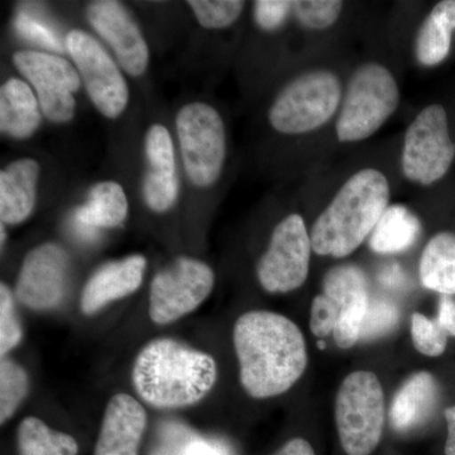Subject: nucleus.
Returning <instances> with one entry per match:
<instances>
[{"label": "nucleus", "instance_id": "35", "mask_svg": "<svg viewBox=\"0 0 455 455\" xmlns=\"http://www.w3.org/2000/svg\"><path fill=\"white\" fill-rule=\"evenodd\" d=\"M292 5L293 2L287 0H259L254 2V20L263 31H276L283 25Z\"/></svg>", "mask_w": 455, "mask_h": 455}, {"label": "nucleus", "instance_id": "2", "mask_svg": "<svg viewBox=\"0 0 455 455\" xmlns=\"http://www.w3.org/2000/svg\"><path fill=\"white\" fill-rule=\"evenodd\" d=\"M132 377L147 403L175 409L202 401L217 382L218 368L208 353L164 338L140 350Z\"/></svg>", "mask_w": 455, "mask_h": 455}, {"label": "nucleus", "instance_id": "22", "mask_svg": "<svg viewBox=\"0 0 455 455\" xmlns=\"http://www.w3.org/2000/svg\"><path fill=\"white\" fill-rule=\"evenodd\" d=\"M130 203L119 182H98L90 190L89 200L75 214V223L85 235H94L95 230L121 227L128 218Z\"/></svg>", "mask_w": 455, "mask_h": 455}, {"label": "nucleus", "instance_id": "21", "mask_svg": "<svg viewBox=\"0 0 455 455\" xmlns=\"http://www.w3.org/2000/svg\"><path fill=\"white\" fill-rule=\"evenodd\" d=\"M438 383L433 374L420 371L411 374L395 395L390 423L396 431H407L423 423L438 400Z\"/></svg>", "mask_w": 455, "mask_h": 455}, {"label": "nucleus", "instance_id": "5", "mask_svg": "<svg viewBox=\"0 0 455 455\" xmlns=\"http://www.w3.org/2000/svg\"><path fill=\"white\" fill-rule=\"evenodd\" d=\"M400 90L394 75L379 64L362 65L352 75L335 124L340 142L370 139L395 113Z\"/></svg>", "mask_w": 455, "mask_h": 455}, {"label": "nucleus", "instance_id": "20", "mask_svg": "<svg viewBox=\"0 0 455 455\" xmlns=\"http://www.w3.org/2000/svg\"><path fill=\"white\" fill-rule=\"evenodd\" d=\"M42 114L35 90L20 77H9L0 88V131L9 139H31L40 128Z\"/></svg>", "mask_w": 455, "mask_h": 455}, {"label": "nucleus", "instance_id": "41", "mask_svg": "<svg viewBox=\"0 0 455 455\" xmlns=\"http://www.w3.org/2000/svg\"><path fill=\"white\" fill-rule=\"evenodd\" d=\"M401 280H403V272L397 265L390 266L382 272V275H379V281L388 286H396L400 284Z\"/></svg>", "mask_w": 455, "mask_h": 455}, {"label": "nucleus", "instance_id": "24", "mask_svg": "<svg viewBox=\"0 0 455 455\" xmlns=\"http://www.w3.org/2000/svg\"><path fill=\"white\" fill-rule=\"evenodd\" d=\"M421 223L405 205L395 204L383 212L371 235L370 247L379 254L405 252L418 241Z\"/></svg>", "mask_w": 455, "mask_h": 455}, {"label": "nucleus", "instance_id": "29", "mask_svg": "<svg viewBox=\"0 0 455 455\" xmlns=\"http://www.w3.org/2000/svg\"><path fill=\"white\" fill-rule=\"evenodd\" d=\"M199 25L206 29H224L235 23L245 3L239 0H188Z\"/></svg>", "mask_w": 455, "mask_h": 455}, {"label": "nucleus", "instance_id": "42", "mask_svg": "<svg viewBox=\"0 0 455 455\" xmlns=\"http://www.w3.org/2000/svg\"><path fill=\"white\" fill-rule=\"evenodd\" d=\"M317 347H319V348L324 349L325 348V341L324 340L317 341Z\"/></svg>", "mask_w": 455, "mask_h": 455}, {"label": "nucleus", "instance_id": "37", "mask_svg": "<svg viewBox=\"0 0 455 455\" xmlns=\"http://www.w3.org/2000/svg\"><path fill=\"white\" fill-rule=\"evenodd\" d=\"M438 323L448 335L455 337V301L451 296L442 295L439 301Z\"/></svg>", "mask_w": 455, "mask_h": 455}, {"label": "nucleus", "instance_id": "27", "mask_svg": "<svg viewBox=\"0 0 455 455\" xmlns=\"http://www.w3.org/2000/svg\"><path fill=\"white\" fill-rule=\"evenodd\" d=\"M29 382L25 368L3 359L0 364V421H8L28 394Z\"/></svg>", "mask_w": 455, "mask_h": 455}, {"label": "nucleus", "instance_id": "13", "mask_svg": "<svg viewBox=\"0 0 455 455\" xmlns=\"http://www.w3.org/2000/svg\"><path fill=\"white\" fill-rule=\"evenodd\" d=\"M86 20L113 51L122 70L142 76L149 65L145 36L127 8L114 0H97L86 8Z\"/></svg>", "mask_w": 455, "mask_h": 455}, {"label": "nucleus", "instance_id": "17", "mask_svg": "<svg viewBox=\"0 0 455 455\" xmlns=\"http://www.w3.org/2000/svg\"><path fill=\"white\" fill-rule=\"evenodd\" d=\"M146 425L140 401L128 394L114 395L104 411L95 455H139Z\"/></svg>", "mask_w": 455, "mask_h": 455}, {"label": "nucleus", "instance_id": "10", "mask_svg": "<svg viewBox=\"0 0 455 455\" xmlns=\"http://www.w3.org/2000/svg\"><path fill=\"white\" fill-rule=\"evenodd\" d=\"M12 61L37 95L44 118L56 124L73 121L76 112L75 92L83 85L73 62L56 53L20 50Z\"/></svg>", "mask_w": 455, "mask_h": 455}, {"label": "nucleus", "instance_id": "16", "mask_svg": "<svg viewBox=\"0 0 455 455\" xmlns=\"http://www.w3.org/2000/svg\"><path fill=\"white\" fill-rule=\"evenodd\" d=\"M146 173L143 199L149 211L164 214L178 202L179 178L173 140L169 130L155 123L145 137Z\"/></svg>", "mask_w": 455, "mask_h": 455}, {"label": "nucleus", "instance_id": "30", "mask_svg": "<svg viewBox=\"0 0 455 455\" xmlns=\"http://www.w3.org/2000/svg\"><path fill=\"white\" fill-rule=\"evenodd\" d=\"M411 339L415 349L427 357H439L448 346V334L438 320H431L421 313L411 316Z\"/></svg>", "mask_w": 455, "mask_h": 455}, {"label": "nucleus", "instance_id": "9", "mask_svg": "<svg viewBox=\"0 0 455 455\" xmlns=\"http://www.w3.org/2000/svg\"><path fill=\"white\" fill-rule=\"evenodd\" d=\"M66 50L99 113L108 119L119 118L130 103V88L121 66L97 38L83 29L68 33Z\"/></svg>", "mask_w": 455, "mask_h": 455}, {"label": "nucleus", "instance_id": "34", "mask_svg": "<svg viewBox=\"0 0 455 455\" xmlns=\"http://www.w3.org/2000/svg\"><path fill=\"white\" fill-rule=\"evenodd\" d=\"M398 322V311L385 301L370 302L361 339L379 337L390 331Z\"/></svg>", "mask_w": 455, "mask_h": 455}, {"label": "nucleus", "instance_id": "36", "mask_svg": "<svg viewBox=\"0 0 455 455\" xmlns=\"http://www.w3.org/2000/svg\"><path fill=\"white\" fill-rule=\"evenodd\" d=\"M18 33L25 36L26 38L50 49L61 51V44L57 40L56 36L51 31L49 27L42 25L35 18L27 16V14H18L16 22H14Z\"/></svg>", "mask_w": 455, "mask_h": 455}, {"label": "nucleus", "instance_id": "18", "mask_svg": "<svg viewBox=\"0 0 455 455\" xmlns=\"http://www.w3.org/2000/svg\"><path fill=\"white\" fill-rule=\"evenodd\" d=\"M147 259L140 254L107 263L89 278L82 295V310L92 315L106 305L136 292L143 283Z\"/></svg>", "mask_w": 455, "mask_h": 455}, {"label": "nucleus", "instance_id": "4", "mask_svg": "<svg viewBox=\"0 0 455 455\" xmlns=\"http://www.w3.org/2000/svg\"><path fill=\"white\" fill-rule=\"evenodd\" d=\"M335 425L348 455H370L379 447L386 420L385 392L376 373L355 371L335 396Z\"/></svg>", "mask_w": 455, "mask_h": 455}, {"label": "nucleus", "instance_id": "32", "mask_svg": "<svg viewBox=\"0 0 455 455\" xmlns=\"http://www.w3.org/2000/svg\"><path fill=\"white\" fill-rule=\"evenodd\" d=\"M8 284H0V353L4 357L16 348L23 338L22 325L17 316L16 300Z\"/></svg>", "mask_w": 455, "mask_h": 455}, {"label": "nucleus", "instance_id": "8", "mask_svg": "<svg viewBox=\"0 0 455 455\" xmlns=\"http://www.w3.org/2000/svg\"><path fill=\"white\" fill-rule=\"evenodd\" d=\"M214 284V271L203 260L188 256L173 259L152 280L149 317L158 325L181 319L211 296Z\"/></svg>", "mask_w": 455, "mask_h": 455}, {"label": "nucleus", "instance_id": "26", "mask_svg": "<svg viewBox=\"0 0 455 455\" xmlns=\"http://www.w3.org/2000/svg\"><path fill=\"white\" fill-rule=\"evenodd\" d=\"M152 455H232V451L224 443L203 438L184 425L169 424Z\"/></svg>", "mask_w": 455, "mask_h": 455}, {"label": "nucleus", "instance_id": "15", "mask_svg": "<svg viewBox=\"0 0 455 455\" xmlns=\"http://www.w3.org/2000/svg\"><path fill=\"white\" fill-rule=\"evenodd\" d=\"M323 289L339 307L333 331L335 344L340 349H350L361 340L370 307L366 276L357 266H337L326 272Z\"/></svg>", "mask_w": 455, "mask_h": 455}, {"label": "nucleus", "instance_id": "31", "mask_svg": "<svg viewBox=\"0 0 455 455\" xmlns=\"http://www.w3.org/2000/svg\"><path fill=\"white\" fill-rule=\"evenodd\" d=\"M292 9L302 26L310 29H326L337 22L343 9V2L301 0L293 2Z\"/></svg>", "mask_w": 455, "mask_h": 455}, {"label": "nucleus", "instance_id": "6", "mask_svg": "<svg viewBox=\"0 0 455 455\" xmlns=\"http://www.w3.org/2000/svg\"><path fill=\"white\" fill-rule=\"evenodd\" d=\"M176 133L188 181L199 188L212 187L227 157L226 125L220 114L202 101L188 103L176 116Z\"/></svg>", "mask_w": 455, "mask_h": 455}, {"label": "nucleus", "instance_id": "33", "mask_svg": "<svg viewBox=\"0 0 455 455\" xmlns=\"http://www.w3.org/2000/svg\"><path fill=\"white\" fill-rule=\"evenodd\" d=\"M339 307L325 293L315 296L310 309V331L316 338H325L333 333L338 319Z\"/></svg>", "mask_w": 455, "mask_h": 455}, {"label": "nucleus", "instance_id": "28", "mask_svg": "<svg viewBox=\"0 0 455 455\" xmlns=\"http://www.w3.org/2000/svg\"><path fill=\"white\" fill-rule=\"evenodd\" d=\"M451 46V31L436 22L433 17L425 18L416 38V57L421 65L430 68L444 61Z\"/></svg>", "mask_w": 455, "mask_h": 455}, {"label": "nucleus", "instance_id": "12", "mask_svg": "<svg viewBox=\"0 0 455 455\" xmlns=\"http://www.w3.org/2000/svg\"><path fill=\"white\" fill-rule=\"evenodd\" d=\"M455 157L444 108H425L409 125L403 151V171L410 181L431 185L444 178Z\"/></svg>", "mask_w": 455, "mask_h": 455}, {"label": "nucleus", "instance_id": "23", "mask_svg": "<svg viewBox=\"0 0 455 455\" xmlns=\"http://www.w3.org/2000/svg\"><path fill=\"white\" fill-rule=\"evenodd\" d=\"M421 283L431 291L455 293V235L440 232L425 245L419 263Z\"/></svg>", "mask_w": 455, "mask_h": 455}, {"label": "nucleus", "instance_id": "7", "mask_svg": "<svg viewBox=\"0 0 455 455\" xmlns=\"http://www.w3.org/2000/svg\"><path fill=\"white\" fill-rule=\"evenodd\" d=\"M341 84L328 70L302 74L277 95L269 109L274 130L283 134L309 133L323 127L337 113Z\"/></svg>", "mask_w": 455, "mask_h": 455}, {"label": "nucleus", "instance_id": "14", "mask_svg": "<svg viewBox=\"0 0 455 455\" xmlns=\"http://www.w3.org/2000/svg\"><path fill=\"white\" fill-rule=\"evenodd\" d=\"M68 257L61 245L47 242L29 251L20 266L17 300L32 310H50L64 299Z\"/></svg>", "mask_w": 455, "mask_h": 455}, {"label": "nucleus", "instance_id": "38", "mask_svg": "<svg viewBox=\"0 0 455 455\" xmlns=\"http://www.w3.org/2000/svg\"><path fill=\"white\" fill-rule=\"evenodd\" d=\"M430 16L449 31L455 29V0H443L434 7Z\"/></svg>", "mask_w": 455, "mask_h": 455}, {"label": "nucleus", "instance_id": "19", "mask_svg": "<svg viewBox=\"0 0 455 455\" xmlns=\"http://www.w3.org/2000/svg\"><path fill=\"white\" fill-rule=\"evenodd\" d=\"M41 167L33 158H18L0 172V220L17 226L28 220L37 204Z\"/></svg>", "mask_w": 455, "mask_h": 455}, {"label": "nucleus", "instance_id": "11", "mask_svg": "<svg viewBox=\"0 0 455 455\" xmlns=\"http://www.w3.org/2000/svg\"><path fill=\"white\" fill-rule=\"evenodd\" d=\"M313 244L304 218L291 214L272 232L267 251L257 263V278L269 293L300 289L309 276Z\"/></svg>", "mask_w": 455, "mask_h": 455}, {"label": "nucleus", "instance_id": "39", "mask_svg": "<svg viewBox=\"0 0 455 455\" xmlns=\"http://www.w3.org/2000/svg\"><path fill=\"white\" fill-rule=\"evenodd\" d=\"M274 455H316L307 440L293 438L289 440L280 451Z\"/></svg>", "mask_w": 455, "mask_h": 455}, {"label": "nucleus", "instance_id": "3", "mask_svg": "<svg viewBox=\"0 0 455 455\" xmlns=\"http://www.w3.org/2000/svg\"><path fill=\"white\" fill-rule=\"evenodd\" d=\"M390 202V185L381 171L363 169L350 176L311 228L313 251L344 259L372 235Z\"/></svg>", "mask_w": 455, "mask_h": 455}, {"label": "nucleus", "instance_id": "25", "mask_svg": "<svg viewBox=\"0 0 455 455\" xmlns=\"http://www.w3.org/2000/svg\"><path fill=\"white\" fill-rule=\"evenodd\" d=\"M20 455H77L79 445L68 434L47 427L41 419H23L17 431Z\"/></svg>", "mask_w": 455, "mask_h": 455}, {"label": "nucleus", "instance_id": "1", "mask_svg": "<svg viewBox=\"0 0 455 455\" xmlns=\"http://www.w3.org/2000/svg\"><path fill=\"white\" fill-rule=\"evenodd\" d=\"M233 343L242 387L253 398L286 394L309 363L301 329L289 317L272 311H248L239 316Z\"/></svg>", "mask_w": 455, "mask_h": 455}, {"label": "nucleus", "instance_id": "40", "mask_svg": "<svg viewBox=\"0 0 455 455\" xmlns=\"http://www.w3.org/2000/svg\"><path fill=\"white\" fill-rule=\"evenodd\" d=\"M448 425V438L445 443V455H455V405L448 407L444 412Z\"/></svg>", "mask_w": 455, "mask_h": 455}]
</instances>
